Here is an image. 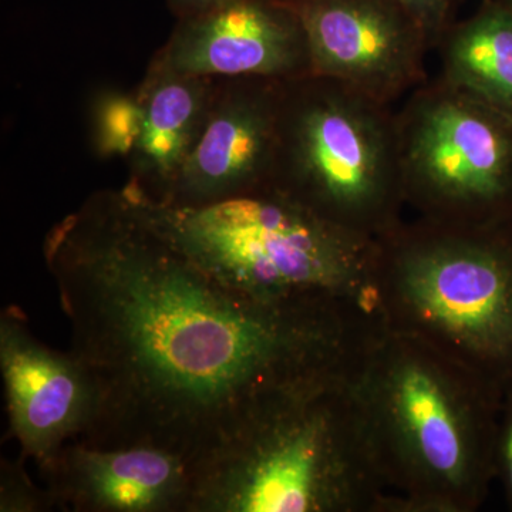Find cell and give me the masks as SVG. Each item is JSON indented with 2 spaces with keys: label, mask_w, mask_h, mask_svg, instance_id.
<instances>
[{
  "label": "cell",
  "mask_w": 512,
  "mask_h": 512,
  "mask_svg": "<svg viewBox=\"0 0 512 512\" xmlns=\"http://www.w3.org/2000/svg\"><path fill=\"white\" fill-rule=\"evenodd\" d=\"M43 256L72 352L101 392L86 440L154 444L195 461L302 384L349 372L383 329L349 303L232 291L158 234L121 190L94 192L47 232Z\"/></svg>",
  "instance_id": "obj_1"
},
{
  "label": "cell",
  "mask_w": 512,
  "mask_h": 512,
  "mask_svg": "<svg viewBox=\"0 0 512 512\" xmlns=\"http://www.w3.org/2000/svg\"><path fill=\"white\" fill-rule=\"evenodd\" d=\"M384 512H474L495 480L503 393L423 340L384 328L353 373Z\"/></svg>",
  "instance_id": "obj_2"
},
{
  "label": "cell",
  "mask_w": 512,
  "mask_h": 512,
  "mask_svg": "<svg viewBox=\"0 0 512 512\" xmlns=\"http://www.w3.org/2000/svg\"><path fill=\"white\" fill-rule=\"evenodd\" d=\"M356 367L282 394L198 461L191 512H383Z\"/></svg>",
  "instance_id": "obj_3"
},
{
  "label": "cell",
  "mask_w": 512,
  "mask_h": 512,
  "mask_svg": "<svg viewBox=\"0 0 512 512\" xmlns=\"http://www.w3.org/2000/svg\"><path fill=\"white\" fill-rule=\"evenodd\" d=\"M123 191L158 234L232 291L262 302L379 312L376 239L323 220L271 185L194 207Z\"/></svg>",
  "instance_id": "obj_4"
},
{
  "label": "cell",
  "mask_w": 512,
  "mask_h": 512,
  "mask_svg": "<svg viewBox=\"0 0 512 512\" xmlns=\"http://www.w3.org/2000/svg\"><path fill=\"white\" fill-rule=\"evenodd\" d=\"M384 325L512 387V220L446 225L419 218L377 238Z\"/></svg>",
  "instance_id": "obj_5"
},
{
  "label": "cell",
  "mask_w": 512,
  "mask_h": 512,
  "mask_svg": "<svg viewBox=\"0 0 512 512\" xmlns=\"http://www.w3.org/2000/svg\"><path fill=\"white\" fill-rule=\"evenodd\" d=\"M271 187L377 239L402 222L396 111L318 74L284 80Z\"/></svg>",
  "instance_id": "obj_6"
},
{
  "label": "cell",
  "mask_w": 512,
  "mask_h": 512,
  "mask_svg": "<svg viewBox=\"0 0 512 512\" xmlns=\"http://www.w3.org/2000/svg\"><path fill=\"white\" fill-rule=\"evenodd\" d=\"M404 202L446 225L512 220V117L437 77L396 111Z\"/></svg>",
  "instance_id": "obj_7"
},
{
  "label": "cell",
  "mask_w": 512,
  "mask_h": 512,
  "mask_svg": "<svg viewBox=\"0 0 512 512\" xmlns=\"http://www.w3.org/2000/svg\"><path fill=\"white\" fill-rule=\"evenodd\" d=\"M0 373L9 429L23 460L40 471L70 441L86 439L101 416V392L80 357L35 338L20 309L0 315Z\"/></svg>",
  "instance_id": "obj_8"
},
{
  "label": "cell",
  "mask_w": 512,
  "mask_h": 512,
  "mask_svg": "<svg viewBox=\"0 0 512 512\" xmlns=\"http://www.w3.org/2000/svg\"><path fill=\"white\" fill-rule=\"evenodd\" d=\"M293 8L308 36L312 74L387 106L429 80V39L393 0H305Z\"/></svg>",
  "instance_id": "obj_9"
},
{
  "label": "cell",
  "mask_w": 512,
  "mask_h": 512,
  "mask_svg": "<svg viewBox=\"0 0 512 512\" xmlns=\"http://www.w3.org/2000/svg\"><path fill=\"white\" fill-rule=\"evenodd\" d=\"M148 70L205 77L289 80L312 73L298 10L281 0H232L178 19Z\"/></svg>",
  "instance_id": "obj_10"
},
{
  "label": "cell",
  "mask_w": 512,
  "mask_h": 512,
  "mask_svg": "<svg viewBox=\"0 0 512 512\" xmlns=\"http://www.w3.org/2000/svg\"><path fill=\"white\" fill-rule=\"evenodd\" d=\"M284 80L225 77L164 204L194 207L269 187Z\"/></svg>",
  "instance_id": "obj_11"
},
{
  "label": "cell",
  "mask_w": 512,
  "mask_h": 512,
  "mask_svg": "<svg viewBox=\"0 0 512 512\" xmlns=\"http://www.w3.org/2000/svg\"><path fill=\"white\" fill-rule=\"evenodd\" d=\"M197 461L154 444L70 441L42 474L57 510L191 512Z\"/></svg>",
  "instance_id": "obj_12"
},
{
  "label": "cell",
  "mask_w": 512,
  "mask_h": 512,
  "mask_svg": "<svg viewBox=\"0 0 512 512\" xmlns=\"http://www.w3.org/2000/svg\"><path fill=\"white\" fill-rule=\"evenodd\" d=\"M220 77L147 70L137 89L143 107L140 136L128 156L124 190L147 200H167L200 140Z\"/></svg>",
  "instance_id": "obj_13"
},
{
  "label": "cell",
  "mask_w": 512,
  "mask_h": 512,
  "mask_svg": "<svg viewBox=\"0 0 512 512\" xmlns=\"http://www.w3.org/2000/svg\"><path fill=\"white\" fill-rule=\"evenodd\" d=\"M441 79L512 117V18L498 0H483L441 36Z\"/></svg>",
  "instance_id": "obj_14"
},
{
  "label": "cell",
  "mask_w": 512,
  "mask_h": 512,
  "mask_svg": "<svg viewBox=\"0 0 512 512\" xmlns=\"http://www.w3.org/2000/svg\"><path fill=\"white\" fill-rule=\"evenodd\" d=\"M143 107L134 93L106 90L92 106L93 144L101 157L130 156L140 136Z\"/></svg>",
  "instance_id": "obj_15"
},
{
  "label": "cell",
  "mask_w": 512,
  "mask_h": 512,
  "mask_svg": "<svg viewBox=\"0 0 512 512\" xmlns=\"http://www.w3.org/2000/svg\"><path fill=\"white\" fill-rule=\"evenodd\" d=\"M23 458L2 460L0 464V511L47 512L55 510L52 495L46 485L40 488L26 471Z\"/></svg>",
  "instance_id": "obj_16"
},
{
  "label": "cell",
  "mask_w": 512,
  "mask_h": 512,
  "mask_svg": "<svg viewBox=\"0 0 512 512\" xmlns=\"http://www.w3.org/2000/svg\"><path fill=\"white\" fill-rule=\"evenodd\" d=\"M406 10L426 33L431 49H436L441 36L456 22L457 0H393Z\"/></svg>",
  "instance_id": "obj_17"
},
{
  "label": "cell",
  "mask_w": 512,
  "mask_h": 512,
  "mask_svg": "<svg viewBox=\"0 0 512 512\" xmlns=\"http://www.w3.org/2000/svg\"><path fill=\"white\" fill-rule=\"evenodd\" d=\"M495 480L503 487L505 503L512 511V387L503 394L494 447Z\"/></svg>",
  "instance_id": "obj_18"
},
{
  "label": "cell",
  "mask_w": 512,
  "mask_h": 512,
  "mask_svg": "<svg viewBox=\"0 0 512 512\" xmlns=\"http://www.w3.org/2000/svg\"><path fill=\"white\" fill-rule=\"evenodd\" d=\"M229 2L232 0H167V5L178 20L201 15L208 10L227 5Z\"/></svg>",
  "instance_id": "obj_19"
},
{
  "label": "cell",
  "mask_w": 512,
  "mask_h": 512,
  "mask_svg": "<svg viewBox=\"0 0 512 512\" xmlns=\"http://www.w3.org/2000/svg\"><path fill=\"white\" fill-rule=\"evenodd\" d=\"M498 2H500L501 5H503L504 8L507 9V12L510 13L512 18V0H498Z\"/></svg>",
  "instance_id": "obj_20"
},
{
  "label": "cell",
  "mask_w": 512,
  "mask_h": 512,
  "mask_svg": "<svg viewBox=\"0 0 512 512\" xmlns=\"http://www.w3.org/2000/svg\"><path fill=\"white\" fill-rule=\"evenodd\" d=\"M281 2L288 3V5L296 6L299 3L305 2V0H281Z\"/></svg>",
  "instance_id": "obj_21"
}]
</instances>
